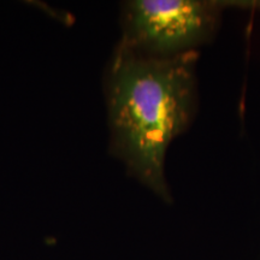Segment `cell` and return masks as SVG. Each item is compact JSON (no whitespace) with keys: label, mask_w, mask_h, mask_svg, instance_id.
Masks as SVG:
<instances>
[{"label":"cell","mask_w":260,"mask_h":260,"mask_svg":"<svg viewBox=\"0 0 260 260\" xmlns=\"http://www.w3.org/2000/svg\"><path fill=\"white\" fill-rule=\"evenodd\" d=\"M220 5L223 9L226 8H237V9H260V0H255V2H240V0H219Z\"/></svg>","instance_id":"obj_3"},{"label":"cell","mask_w":260,"mask_h":260,"mask_svg":"<svg viewBox=\"0 0 260 260\" xmlns=\"http://www.w3.org/2000/svg\"><path fill=\"white\" fill-rule=\"evenodd\" d=\"M198 52L145 56L118 42L105 71L110 152L168 204L172 194L165 175L167 153L198 112Z\"/></svg>","instance_id":"obj_1"},{"label":"cell","mask_w":260,"mask_h":260,"mask_svg":"<svg viewBox=\"0 0 260 260\" xmlns=\"http://www.w3.org/2000/svg\"><path fill=\"white\" fill-rule=\"evenodd\" d=\"M223 10L219 0H129L118 42L151 57L193 53L216 38Z\"/></svg>","instance_id":"obj_2"}]
</instances>
